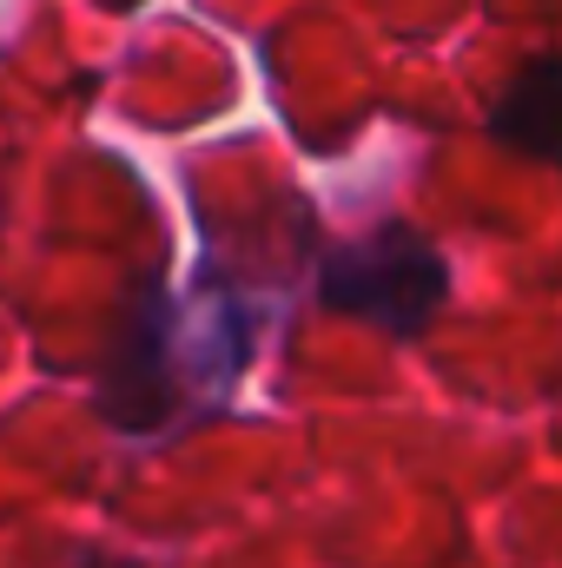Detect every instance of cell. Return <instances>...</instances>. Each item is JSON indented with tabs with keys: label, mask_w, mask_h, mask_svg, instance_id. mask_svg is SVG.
<instances>
[{
	"label": "cell",
	"mask_w": 562,
	"mask_h": 568,
	"mask_svg": "<svg viewBox=\"0 0 562 568\" xmlns=\"http://www.w3.org/2000/svg\"><path fill=\"white\" fill-rule=\"evenodd\" d=\"M252 344H259V304L219 265H199L192 284L145 278L120 311V331L100 364V390H93L100 417L120 436H145V443L199 424L225 410Z\"/></svg>",
	"instance_id": "6da1fadb"
},
{
	"label": "cell",
	"mask_w": 562,
	"mask_h": 568,
	"mask_svg": "<svg viewBox=\"0 0 562 568\" xmlns=\"http://www.w3.org/2000/svg\"><path fill=\"white\" fill-rule=\"evenodd\" d=\"M318 297L324 311H344L358 324H378L384 337H423L430 317L450 297V265L436 245L411 225H378L318 265Z\"/></svg>",
	"instance_id": "7a4b0ae2"
},
{
	"label": "cell",
	"mask_w": 562,
	"mask_h": 568,
	"mask_svg": "<svg viewBox=\"0 0 562 568\" xmlns=\"http://www.w3.org/2000/svg\"><path fill=\"white\" fill-rule=\"evenodd\" d=\"M556 60L550 53H536V60H523V73L503 87V100H496V113H490V133L496 145H510L516 159H550L556 152Z\"/></svg>",
	"instance_id": "3957f363"
}]
</instances>
